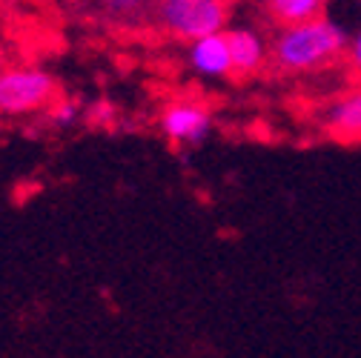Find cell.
<instances>
[{
	"label": "cell",
	"mask_w": 361,
	"mask_h": 358,
	"mask_svg": "<svg viewBox=\"0 0 361 358\" xmlns=\"http://www.w3.org/2000/svg\"><path fill=\"white\" fill-rule=\"evenodd\" d=\"M98 9L115 23H141L152 12L149 0H95Z\"/></svg>",
	"instance_id": "obj_9"
},
{
	"label": "cell",
	"mask_w": 361,
	"mask_h": 358,
	"mask_svg": "<svg viewBox=\"0 0 361 358\" xmlns=\"http://www.w3.org/2000/svg\"><path fill=\"white\" fill-rule=\"evenodd\" d=\"M322 126L333 141L358 144L361 141V83L341 92L322 115Z\"/></svg>",
	"instance_id": "obj_7"
},
{
	"label": "cell",
	"mask_w": 361,
	"mask_h": 358,
	"mask_svg": "<svg viewBox=\"0 0 361 358\" xmlns=\"http://www.w3.org/2000/svg\"><path fill=\"white\" fill-rule=\"evenodd\" d=\"M49 121L55 123V126H75V123H80L83 121V106H80V101H75V98H55V104L49 106Z\"/></svg>",
	"instance_id": "obj_10"
},
{
	"label": "cell",
	"mask_w": 361,
	"mask_h": 358,
	"mask_svg": "<svg viewBox=\"0 0 361 358\" xmlns=\"http://www.w3.org/2000/svg\"><path fill=\"white\" fill-rule=\"evenodd\" d=\"M86 121L95 126H112L115 123V106L109 101H98L92 109H86Z\"/></svg>",
	"instance_id": "obj_11"
},
{
	"label": "cell",
	"mask_w": 361,
	"mask_h": 358,
	"mask_svg": "<svg viewBox=\"0 0 361 358\" xmlns=\"http://www.w3.org/2000/svg\"><path fill=\"white\" fill-rule=\"evenodd\" d=\"M327 6H330V0H261L264 18L273 23L276 29L324 18Z\"/></svg>",
	"instance_id": "obj_8"
},
{
	"label": "cell",
	"mask_w": 361,
	"mask_h": 358,
	"mask_svg": "<svg viewBox=\"0 0 361 358\" xmlns=\"http://www.w3.org/2000/svg\"><path fill=\"white\" fill-rule=\"evenodd\" d=\"M158 132L175 149H201L215 132V115L201 98L180 95L161 106Z\"/></svg>",
	"instance_id": "obj_4"
},
{
	"label": "cell",
	"mask_w": 361,
	"mask_h": 358,
	"mask_svg": "<svg viewBox=\"0 0 361 358\" xmlns=\"http://www.w3.org/2000/svg\"><path fill=\"white\" fill-rule=\"evenodd\" d=\"M224 35H227V47L233 58V78L250 80L269 66V40L255 26L230 23Z\"/></svg>",
	"instance_id": "obj_5"
},
{
	"label": "cell",
	"mask_w": 361,
	"mask_h": 358,
	"mask_svg": "<svg viewBox=\"0 0 361 358\" xmlns=\"http://www.w3.org/2000/svg\"><path fill=\"white\" fill-rule=\"evenodd\" d=\"M187 66L201 80H227L233 78V58L227 47V35H207L187 43Z\"/></svg>",
	"instance_id": "obj_6"
},
{
	"label": "cell",
	"mask_w": 361,
	"mask_h": 358,
	"mask_svg": "<svg viewBox=\"0 0 361 358\" xmlns=\"http://www.w3.org/2000/svg\"><path fill=\"white\" fill-rule=\"evenodd\" d=\"M344 58H347L350 69L361 78V23H358L355 32L347 37V52H344Z\"/></svg>",
	"instance_id": "obj_12"
},
{
	"label": "cell",
	"mask_w": 361,
	"mask_h": 358,
	"mask_svg": "<svg viewBox=\"0 0 361 358\" xmlns=\"http://www.w3.org/2000/svg\"><path fill=\"white\" fill-rule=\"evenodd\" d=\"M347 37V29L327 15L295 26H281L269 40V69L287 78L315 75L344 58Z\"/></svg>",
	"instance_id": "obj_1"
},
{
	"label": "cell",
	"mask_w": 361,
	"mask_h": 358,
	"mask_svg": "<svg viewBox=\"0 0 361 358\" xmlns=\"http://www.w3.org/2000/svg\"><path fill=\"white\" fill-rule=\"evenodd\" d=\"M152 20L172 40L192 43L207 35L227 32L230 6L221 0H155Z\"/></svg>",
	"instance_id": "obj_2"
},
{
	"label": "cell",
	"mask_w": 361,
	"mask_h": 358,
	"mask_svg": "<svg viewBox=\"0 0 361 358\" xmlns=\"http://www.w3.org/2000/svg\"><path fill=\"white\" fill-rule=\"evenodd\" d=\"M224 6H230V9H235V6H250V4H261V0H221Z\"/></svg>",
	"instance_id": "obj_13"
},
{
	"label": "cell",
	"mask_w": 361,
	"mask_h": 358,
	"mask_svg": "<svg viewBox=\"0 0 361 358\" xmlns=\"http://www.w3.org/2000/svg\"><path fill=\"white\" fill-rule=\"evenodd\" d=\"M9 58H6V47H4V37H0V72H4L9 63H6Z\"/></svg>",
	"instance_id": "obj_14"
},
{
	"label": "cell",
	"mask_w": 361,
	"mask_h": 358,
	"mask_svg": "<svg viewBox=\"0 0 361 358\" xmlns=\"http://www.w3.org/2000/svg\"><path fill=\"white\" fill-rule=\"evenodd\" d=\"M58 98V80L49 69L20 63L0 72V118H26L49 109Z\"/></svg>",
	"instance_id": "obj_3"
}]
</instances>
